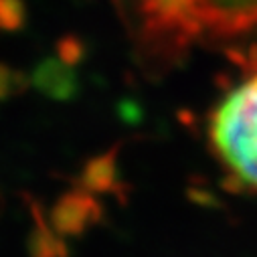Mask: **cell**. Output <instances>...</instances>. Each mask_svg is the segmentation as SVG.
Instances as JSON below:
<instances>
[{
	"label": "cell",
	"mask_w": 257,
	"mask_h": 257,
	"mask_svg": "<svg viewBox=\"0 0 257 257\" xmlns=\"http://www.w3.org/2000/svg\"><path fill=\"white\" fill-rule=\"evenodd\" d=\"M103 219V207L93 192L79 186L63 192L49 211V223L61 237H81Z\"/></svg>",
	"instance_id": "3"
},
{
	"label": "cell",
	"mask_w": 257,
	"mask_h": 257,
	"mask_svg": "<svg viewBox=\"0 0 257 257\" xmlns=\"http://www.w3.org/2000/svg\"><path fill=\"white\" fill-rule=\"evenodd\" d=\"M117 154H119V144L89 158L77 176V186L93 192V195H115L119 201H123L125 192L117 168Z\"/></svg>",
	"instance_id": "5"
},
{
	"label": "cell",
	"mask_w": 257,
	"mask_h": 257,
	"mask_svg": "<svg viewBox=\"0 0 257 257\" xmlns=\"http://www.w3.org/2000/svg\"><path fill=\"white\" fill-rule=\"evenodd\" d=\"M211 144L229 170L257 188V73L213 111Z\"/></svg>",
	"instance_id": "1"
},
{
	"label": "cell",
	"mask_w": 257,
	"mask_h": 257,
	"mask_svg": "<svg viewBox=\"0 0 257 257\" xmlns=\"http://www.w3.org/2000/svg\"><path fill=\"white\" fill-rule=\"evenodd\" d=\"M140 115L142 113H140V105L138 103H132V101H123L121 103V119L134 123V121H140L142 119Z\"/></svg>",
	"instance_id": "11"
},
{
	"label": "cell",
	"mask_w": 257,
	"mask_h": 257,
	"mask_svg": "<svg viewBox=\"0 0 257 257\" xmlns=\"http://www.w3.org/2000/svg\"><path fill=\"white\" fill-rule=\"evenodd\" d=\"M186 197L190 203H195L199 207H207V209H221V201L213 195L209 188H205L203 184H188L186 188Z\"/></svg>",
	"instance_id": "10"
},
{
	"label": "cell",
	"mask_w": 257,
	"mask_h": 257,
	"mask_svg": "<svg viewBox=\"0 0 257 257\" xmlns=\"http://www.w3.org/2000/svg\"><path fill=\"white\" fill-rule=\"evenodd\" d=\"M27 25L25 0H0V31L19 33Z\"/></svg>",
	"instance_id": "7"
},
{
	"label": "cell",
	"mask_w": 257,
	"mask_h": 257,
	"mask_svg": "<svg viewBox=\"0 0 257 257\" xmlns=\"http://www.w3.org/2000/svg\"><path fill=\"white\" fill-rule=\"evenodd\" d=\"M29 79L25 73L13 69L7 63H0V101H7L27 89Z\"/></svg>",
	"instance_id": "9"
},
{
	"label": "cell",
	"mask_w": 257,
	"mask_h": 257,
	"mask_svg": "<svg viewBox=\"0 0 257 257\" xmlns=\"http://www.w3.org/2000/svg\"><path fill=\"white\" fill-rule=\"evenodd\" d=\"M55 51L63 63H67L71 67H77L87 55V45L77 35H65L55 43Z\"/></svg>",
	"instance_id": "8"
},
{
	"label": "cell",
	"mask_w": 257,
	"mask_h": 257,
	"mask_svg": "<svg viewBox=\"0 0 257 257\" xmlns=\"http://www.w3.org/2000/svg\"><path fill=\"white\" fill-rule=\"evenodd\" d=\"M27 205L33 215V229L27 237L29 257H69V247L65 237H61L49 223V217L43 215L39 201L27 195Z\"/></svg>",
	"instance_id": "6"
},
{
	"label": "cell",
	"mask_w": 257,
	"mask_h": 257,
	"mask_svg": "<svg viewBox=\"0 0 257 257\" xmlns=\"http://www.w3.org/2000/svg\"><path fill=\"white\" fill-rule=\"evenodd\" d=\"M33 87L53 101H71L79 93V79L71 65L59 57H45L31 73Z\"/></svg>",
	"instance_id": "4"
},
{
	"label": "cell",
	"mask_w": 257,
	"mask_h": 257,
	"mask_svg": "<svg viewBox=\"0 0 257 257\" xmlns=\"http://www.w3.org/2000/svg\"><path fill=\"white\" fill-rule=\"evenodd\" d=\"M203 33L239 35L257 25V0H190Z\"/></svg>",
	"instance_id": "2"
}]
</instances>
